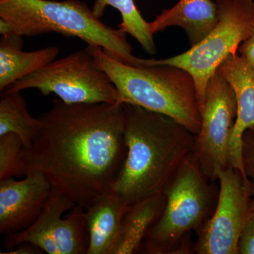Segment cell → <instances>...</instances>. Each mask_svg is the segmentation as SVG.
<instances>
[{
  "instance_id": "9",
  "label": "cell",
  "mask_w": 254,
  "mask_h": 254,
  "mask_svg": "<svg viewBox=\"0 0 254 254\" xmlns=\"http://www.w3.org/2000/svg\"><path fill=\"white\" fill-rule=\"evenodd\" d=\"M200 115L193 153L205 176L215 182L219 172L231 167L230 143L237 116L236 95L218 69L209 79Z\"/></svg>"
},
{
  "instance_id": "2",
  "label": "cell",
  "mask_w": 254,
  "mask_h": 254,
  "mask_svg": "<svg viewBox=\"0 0 254 254\" xmlns=\"http://www.w3.org/2000/svg\"><path fill=\"white\" fill-rule=\"evenodd\" d=\"M127 155L112 191L125 204L163 193L187 155L195 134L165 115L124 103Z\"/></svg>"
},
{
  "instance_id": "8",
  "label": "cell",
  "mask_w": 254,
  "mask_h": 254,
  "mask_svg": "<svg viewBox=\"0 0 254 254\" xmlns=\"http://www.w3.org/2000/svg\"><path fill=\"white\" fill-rule=\"evenodd\" d=\"M23 242L38 246L49 254H87L89 234L85 208L52 188L36 221L22 232L6 235L4 247L8 252Z\"/></svg>"
},
{
  "instance_id": "4",
  "label": "cell",
  "mask_w": 254,
  "mask_h": 254,
  "mask_svg": "<svg viewBox=\"0 0 254 254\" xmlns=\"http://www.w3.org/2000/svg\"><path fill=\"white\" fill-rule=\"evenodd\" d=\"M219 192L220 187L205 176L194 153L187 155L164 188L163 213L138 254H195L192 233L198 235L211 218Z\"/></svg>"
},
{
  "instance_id": "5",
  "label": "cell",
  "mask_w": 254,
  "mask_h": 254,
  "mask_svg": "<svg viewBox=\"0 0 254 254\" xmlns=\"http://www.w3.org/2000/svg\"><path fill=\"white\" fill-rule=\"evenodd\" d=\"M0 18L21 36L57 33L100 47L120 63L143 67L145 59L132 55L127 33L102 22L93 10L77 0H0Z\"/></svg>"
},
{
  "instance_id": "19",
  "label": "cell",
  "mask_w": 254,
  "mask_h": 254,
  "mask_svg": "<svg viewBox=\"0 0 254 254\" xmlns=\"http://www.w3.org/2000/svg\"><path fill=\"white\" fill-rule=\"evenodd\" d=\"M23 148V141L14 133L0 136V180L24 175L21 162Z\"/></svg>"
},
{
  "instance_id": "11",
  "label": "cell",
  "mask_w": 254,
  "mask_h": 254,
  "mask_svg": "<svg viewBox=\"0 0 254 254\" xmlns=\"http://www.w3.org/2000/svg\"><path fill=\"white\" fill-rule=\"evenodd\" d=\"M22 180H0V233L10 235L28 228L39 217L51 192L44 175L29 172Z\"/></svg>"
},
{
  "instance_id": "23",
  "label": "cell",
  "mask_w": 254,
  "mask_h": 254,
  "mask_svg": "<svg viewBox=\"0 0 254 254\" xmlns=\"http://www.w3.org/2000/svg\"><path fill=\"white\" fill-rule=\"evenodd\" d=\"M43 251L38 246L30 243V242H23L19 244L16 247V249L7 252H1V254H41Z\"/></svg>"
},
{
  "instance_id": "17",
  "label": "cell",
  "mask_w": 254,
  "mask_h": 254,
  "mask_svg": "<svg viewBox=\"0 0 254 254\" xmlns=\"http://www.w3.org/2000/svg\"><path fill=\"white\" fill-rule=\"evenodd\" d=\"M0 101V136L8 133L18 135L24 148L31 144L37 129L38 120L28 113L21 92H3Z\"/></svg>"
},
{
  "instance_id": "12",
  "label": "cell",
  "mask_w": 254,
  "mask_h": 254,
  "mask_svg": "<svg viewBox=\"0 0 254 254\" xmlns=\"http://www.w3.org/2000/svg\"><path fill=\"white\" fill-rule=\"evenodd\" d=\"M219 72L229 82L236 95L237 116L230 139V165L245 176L242 161V137L247 130L254 131V64L240 55L229 56Z\"/></svg>"
},
{
  "instance_id": "14",
  "label": "cell",
  "mask_w": 254,
  "mask_h": 254,
  "mask_svg": "<svg viewBox=\"0 0 254 254\" xmlns=\"http://www.w3.org/2000/svg\"><path fill=\"white\" fill-rule=\"evenodd\" d=\"M128 207L112 191L85 210L89 234L87 254H112L120 236L122 220Z\"/></svg>"
},
{
  "instance_id": "15",
  "label": "cell",
  "mask_w": 254,
  "mask_h": 254,
  "mask_svg": "<svg viewBox=\"0 0 254 254\" xmlns=\"http://www.w3.org/2000/svg\"><path fill=\"white\" fill-rule=\"evenodd\" d=\"M22 36L13 33L1 36L0 41V91L54 61L60 53L52 46L23 52Z\"/></svg>"
},
{
  "instance_id": "20",
  "label": "cell",
  "mask_w": 254,
  "mask_h": 254,
  "mask_svg": "<svg viewBox=\"0 0 254 254\" xmlns=\"http://www.w3.org/2000/svg\"><path fill=\"white\" fill-rule=\"evenodd\" d=\"M242 161L245 175L254 183V133L247 130L242 137ZM254 212V193L250 203V212Z\"/></svg>"
},
{
  "instance_id": "21",
  "label": "cell",
  "mask_w": 254,
  "mask_h": 254,
  "mask_svg": "<svg viewBox=\"0 0 254 254\" xmlns=\"http://www.w3.org/2000/svg\"><path fill=\"white\" fill-rule=\"evenodd\" d=\"M238 254H254V212L247 216L238 242Z\"/></svg>"
},
{
  "instance_id": "7",
  "label": "cell",
  "mask_w": 254,
  "mask_h": 254,
  "mask_svg": "<svg viewBox=\"0 0 254 254\" xmlns=\"http://www.w3.org/2000/svg\"><path fill=\"white\" fill-rule=\"evenodd\" d=\"M28 88L53 93L68 104L123 103L113 81L86 49L54 60L3 92Z\"/></svg>"
},
{
  "instance_id": "16",
  "label": "cell",
  "mask_w": 254,
  "mask_h": 254,
  "mask_svg": "<svg viewBox=\"0 0 254 254\" xmlns=\"http://www.w3.org/2000/svg\"><path fill=\"white\" fill-rule=\"evenodd\" d=\"M166 203L163 193L143 198L128 207L112 254L139 253L145 237L160 216Z\"/></svg>"
},
{
  "instance_id": "24",
  "label": "cell",
  "mask_w": 254,
  "mask_h": 254,
  "mask_svg": "<svg viewBox=\"0 0 254 254\" xmlns=\"http://www.w3.org/2000/svg\"><path fill=\"white\" fill-rule=\"evenodd\" d=\"M253 132H254V131H253Z\"/></svg>"
},
{
  "instance_id": "6",
  "label": "cell",
  "mask_w": 254,
  "mask_h": 254,
  "mask_svg": "<svg viewBox=\"0 0 254 254\" xmlns=\"http://www.w3.org/2000/svg\"><path fill=\"white\" fill-rule=\"evenodd\" d=\"M218 21L206 36L182 54L152 60L151 66L169 64L186 70L194 80L200 111L209 79L240 45L248 39L254 23V0H216Z\"/></svg>"
},
{
  "instance_id": "3",
  "label": "cell",
  "mask_w": 254,
  "mask_h": 254,
  "mask_svg": "<svg viewBox=\"0 0 254 254\" xmlns=\"http://www.w3.org/2000/svg\"><path fill=\"white\" fill-rule=\"evenodd\" d=\"M113 81L123 103L137 105L173 119L193 134L201 115L194 80L186 70L169 64L138 67L114 59L103 48H86Z\"/></svg>"
},
{
  "instance_id": "18",
  "label": "cell",
  "mask_w": 254,
  "mask_h": 254,
  "mask_svg": "<svg viewBox=\"0 0 254 254\" xmlns=\"http://www.w3.org/2000/svg\"><path fill=\"white\" fill-rule=\"evenodd\" d=\"M107 6H113L121 14L123 21L119 25L120 29L133 37L145 53L156 54L154 34L150 28V23L147 22L141 16L133 0H96L92 10L95 16L100 18Z\"/></svg>"
},
{
  "instance_id": "10",
  "label": "cell",
  "mask_w": 254,
  "mask_h": 254,
  "mask_svg": "<svg viewBox=\"0 0 254 254\" xmlns=\"http://www.w3.org/2000/svg\"><path fill=\"white\" fill-rule=\"evenodd\" d=\"M218 203L194 243L197 254H238L241 232L250 213L254 183L240 170L229 167L219 172Z\"/></svg>"
},
{
  "instance_id": "13",
  "label": "cell",
  "mask_w": 254,
  "mask_h": 254,
  "mask_svg": "<svg viewBox=\"0 0 254 254\" xmlns=\"http://www.w3.org/2000/svg\"><path fill=\"white\" fill-rule=\"evenodd\" d=\"M218 7L212 0H180L163 10L150 23L153 34L172 26L183 28L192 47L201 41L216 26Z\"/></svg>"
},
{
  "instance_id": "22",
  "label": "cell",
  "mask_w": 254,
  "mask_h": 254,
  "mask_svg": "<svg viewBox=\"0 0 254 254\" xmlns=\"http://www.w3.org/2000/svg\"><path fill=\"white\" fill-rule=\"evenodd\" d=\"M238 51L241 56L254 64V23L250 38L240 45Z\"/></svg>"
},
{
  "instance_id": "1",
  "label": "cell",
  "mask_w": 254,
  "mask_h": 254,
  "mask_svg": "<svg viewBox=\"0 0 254 254\" xmlns=\"http://www.w3.org/2000/svg\"><path fill=\"white\" fill-rule=\"evenodd\" d=\"M23 148V174L36 171L52 188L86 209L112 192L127 155L123 103L68 104L55 100Z\"/></svg>"
}]
</instances>
